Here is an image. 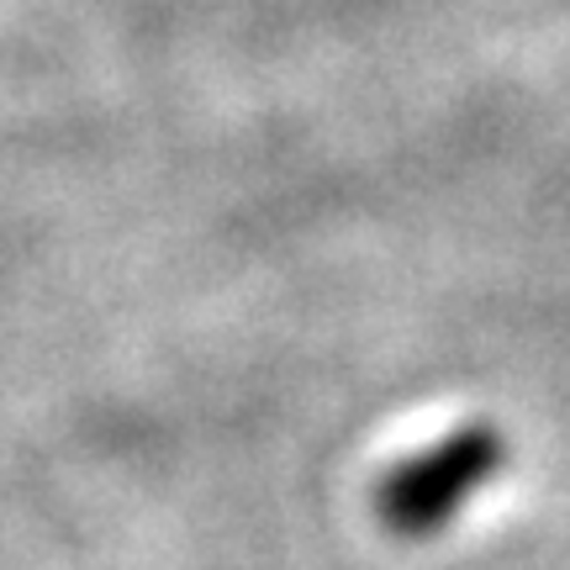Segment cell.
<instances>
[{"mask_svg":"<svg viewBox=\"0 0 570 570\" xmlns=\"http://www.w3.org/2000/svg\"><path fill=\"white\" fill-rule=\"evenodd\" d=\"M497 465H502V439L491 428H465L449 444H433L412 465L396 470L386 491H381L391 529L433 533L439 523H449L454 512L465 508L470 491L497 475Z\"/></svg>","mask_w":570,"mask_h":570,"instance_id":"cell-1","label":"cell"}]
</instances>
